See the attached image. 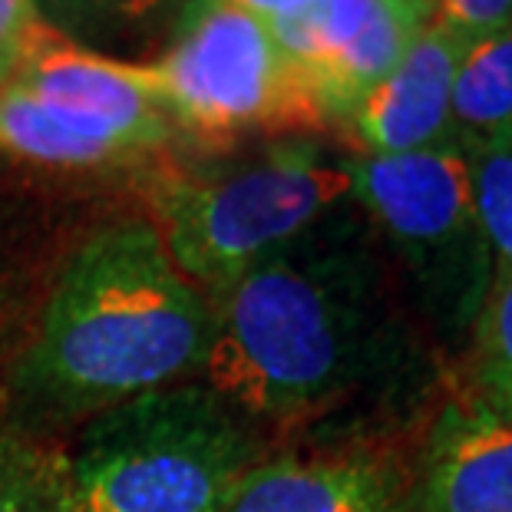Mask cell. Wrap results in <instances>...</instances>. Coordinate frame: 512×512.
I'll return each mask as SVG.
<instances>
[{
    "label": "cell",
    "mask_w": 512,
    "mask_h": 512,
    "mask_svg": "<svg viewBox=\"0 0 512 512\" xmlns=\"http://www.w3.org/2000/svg\"><path fill=\"white\" fill-rule=\"evenodd\" d=\"M10 86L53 106L126 152L159 146L169 136L166 113L152 100L136 63L103 60L37 27L10 70Z\"/></svg>",
    "instance_id": "52a82bcc"
},
{
    "label": "cell",
    "mask_w": 512,
    "mask_h": 512,
    "mask_svg": "<svg viewBox=\"0 0 512 512\" xmlns=\"http://www.w3.org/2000/svg\"><path fill=\"white\" fill-rule=\"evenodd\" d=\"M205 384L255 423H311L423 384L384 261L354 225H311L215 304Z\"/></svg>",
    "instance_id": "6da1fadb"
},
{
    "label": "cell",
    "mask_w": 512,
    "mask_h": 512,
    "mask_svg": "<svg viewBox=\"0 0 512 512\" xmlns=\"http://www.w3.org/2000/svg\"><path fill=\"white\" fill-rule=\"evenodd\" d=\"M96 14H106V17H116V20H143L149 17L152 10H159L166 0H80Z\"/></svg>",
    "instance_id": "ac0fdd59"
},
{
    "label": "cell",
    "mask_w": 512,
    "mask_h": 512,
    "mask_svg": "<svg viewBox=\"0 0 512 512\" xmlns=\"http://www.w3.org/2000/svg\"><path fill=\"white\" fill-rule=\"evenodd\" d=\"M400 7H407L413 17H420L423 24H430L433 14H437V0H397Z\"/></svg>",
    "instance_id": "ffe728a7"
},
{
    "label": "cell",
    "mask_w": 512,
    "mask_h": 512,
    "mask_svg": "<svg viewBox=\"0 0 512 512\" xmlns=\"http://www.w3.org/2000/svg\"><path fill=\"white\" fill-rule=\"evenodd\" d=\"M470 397L466 403L512 423V268L496 265L470 341Z\"/></svg>",
    "instance_id": "7c38bea8"
},
{
    "label": "cell",
    "mask_w": 512,
    "mask_h": 512,
    "mask_svg": "<svg viewBox=\"0 0 512 512\" xmlns=\"http://www.w3.org/2000/svg\"><path fill=\"white\" fill-rule=\"evenodd\" d=\"M351 195V162L285 146L242 166L162 179L152 205L156 232L182 275L222 294L255 261L308 232Z\"/></svg>",
    "instance_id": "277c9868"
},
{
    "label": "cell",
    "mask_w": 512,
    "mask_h": 512,
    "mask_svg": "<svg viewBox=\"0 0 512 512\" xmlns=\"http://www.w3.org/2000/svg\"><path fill=\"white\" fill-rule=\"evenodd\" d=\"M470 162L473 205L496 265L512 268V129L460 146Z\"/></svg>",
    "instance_id": "9a60e30c"
},
{
    "label": "cell",
    "mask_w": 512,
    "mask_h": 512,
    "mask_svg": "<svg viewBox=\"0 0 512 512\" xmlns=\"http://www.w3.org/2000/svg\"><path fill=\"white\" fill-rule=\"evenodd\" d=\"M219 512H410L403 473L374 456L258 460Z\"/></svg>",
    "instance_id": "9c48e42d"
},
{
    "label": "cell",
    "mask_w": 512,
    "mask_h": 512,
    "mask_svg": "<svg viewBox=\"0 0 512 512\" xmlns=\"http://www.w3.org/2000/svg\"><path fill=\"white\" fill-rule=\"evenodd\" d=\"M0 512H76L70 460L0 430Z\"/></svg>",
    "instance_id": "5bb4252c"
},
{
    "label": "cell",
    "mask_w": 512,
    "mask_h": 512,
    "mask_svg": "<svg viewBox=\"0 0 512 512\" xmlns=\"http://www.w3.org/2000/svg\"><path fill=\"white\" fill-rule=\"evenodd\" d=\"M473 40L440 20L420 27L400 63L351 116L367 156H397L443 146L453 133V83Z\"/></svg>",
    "instance_id": "ba28073f"
},
{
    "label": "cell",
    "mask_w": 512,
    "mask_h": 512,
    "mask_svg": "<svg viewBox=\"0 0 512 512\" xmlns=\"http://www.w3.org/2000/svg\"><path fill=\"white\" fill-rule=\"evenodd\" d=\"M215 308L143 222L96 232L43 308L17 384L43 410H106L205 367Z\"/></svg>",
    "instance_id": "7a4b0ae2"
},
{
    "label": "cell",
    "mask_w": 512,
    "mask_h": 512,
    "mask_svg": "<svg viewBox=\"0 0 512 512\" xmlns=\"http://www.w3.org/2000/svg\"><path fill=\"white\" fill-rule=\"evenodd\" d=\"M410 512H512V423L456 403L430 433Z\"/></svg>",
    "instance_id": "30bf717a"
},
{
    "label": "cell",
    "mask_w": 512,
    "mask_h": 512,
    "mask_svg": "<svg viewBox=\"0 0 512 512\" xmlns=\"http://www.w3.org/2000/svg\"><path fill=\"white\" fill-rule=\"evenodd\" d=\"M139 73L159 110L199 136L321 123L271 27L228 0H192L172 50Z\"/></svg>",
    "instance_id": "8992f818"
},
{
    "label": "cell",
    "mask_w": 512,
    "mask_h": 512,
    "mask_svg": "<svg viewBox=\"0 0 512 512\" xmlns=\"http://www.w3.org/2000/svg\"><path fill=\"white\" fill-rule=\"evenodd\" d=\"M258 463L255 423L209 384H169L100 410L70 460L76 512H219Z\"/></svg>",
    "instance_id": "3957f363"
},
{
    "label": "cell",
    "mask_w": 512,
    "mask_h": 512,
    "mask_svg": "<svg viewBox=\"0 0 512 512\" xmlns=\"http://www.w3.org/2000/svg\"><path fill=\"white\" fill-rule=\"evenodd\" d=\"M354 199L380 228L433 337L463 351L493 281L466 152L453 143L351 162Z\"/></svg>",
    "instance_id": "5b68a950"
},
{
    "label": "cell",
    "mask_w": 512,
    "mask_h": 512,
    "mask_svg": "<svg viewBox=\"0 0 512 512\" xmlns=\"http://www.w3.org/2000/svg\"><path fill=\"white\" fill-rule=\"evenodd\" d=\"M453 129L463 143L512 129V27L470 47L453 83Z\"/></svg>",
    "instance_id": "4fadbf2b"
},
{
    "label": "cell",
    "mask_w": 512,
    "mask_h": 512,
    "mask_svg": "<svg viewBox=\"0 0 512 512\" xmlns=\"http://www.w3.org/2000/svg\"><path fill=\"white\" fill-rule=\"evenodd\" d=\"M0 149L47 166H93L126 156L110 136L93 133L17 86L0 90Z\"/></svg>",
    "instance_id": "8fae6325"
},
{
    "label": "cell",
    "mask_w": 512,
    "mask_h": 512,
    "mask_svg": "<svg viewBox=\"0 0 512 512\" xmlns=\"http://www.w3.org/2000/svg\"><path fill=\"white\" fill-rule=\"evenodd\" d=\"M40 27L34 0H0V80L10 76L30 34Z\"/></svg>",
    "instance_id": "e0dca14e"
},
{
    "label": "cell",
    "mask_w": 512,
    "mask_h": 512,
    "mask_svg": "<svg viewBox=\"0 0 512 512\" xmlns=\"http://www.w3.org/2000/svg\"><path fill=\"white\" fill-rule=\"evenodd\" d=\"M433 20L479 43L512 27V0H437Z\"/></svg>",
    "instance_id": "2e32d148"
},
{
    "label": "cell",
    "mask_w": 512,
    "mask_h": 512,
    "mask_svg": "<svg viewBox=\"0 0 512 512\" xmlns=\"http://www.w3.org/2000/svg\"><path fill=\"white\" fill-rule=\"evenodd\" d=\"M228 4L238 7V10H248V14H255V17H261L265 24H275V20H285V17L301 14V10L311 4V0H228Z\"/></svg>",
    "instance_id": "d6986e66"
}]
</instances>
